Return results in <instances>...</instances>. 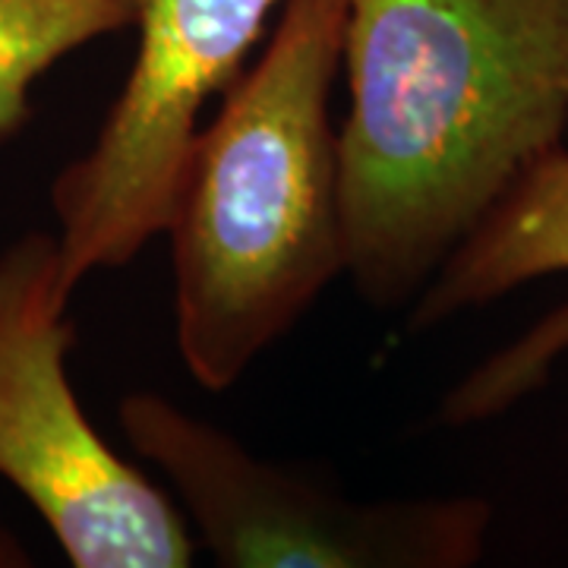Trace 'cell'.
<instances>
[{
    "label": "cell",
    "instance_id": "obj_8",
    "mask_svg": "<svg viewBox=\"0 0 568 568\" xmlns=\"http://www.w3.org/2000/svg\"><path fill=\"white\" fill-rule=\"evenodd\" d=\"M29 566V552L20 540L10 534V528L0 521V568H20Z\"/></svg>",
    "mask_w": 568,
    "mask_h": 568
},
{
    "label": "cell",
    "instance_id": "obj_6",
    "mask_svg": "<svg viewBox=\"0 0 568 568\" xmlns=\"http://www.w3.org/2000/svg\"><path fill=\"white\" fill-rule=\"evenodd\" d=\"M549 275H568V145H556L503 193L462 244L448 253L420 297L410 328L424 332L467 310H484ZM568 357V301L515 342L489 354L439 405L448 426L493 420L547 386Z\"/></svg>",
    "mask_w": 568,
    "mask_h": 568
},
{
    "label": "cell",
    "instance_id": "obj_4",
    "mask_svg": "<svg viewBox=\"0 0 568 568\" xmlns=\"http://www.w3.org/2000/svg\"><path fill=\"white\" fill-rule=\"evenodd\" d=\"M130 448L168 480L200 549L224 568H467L493 508L474 496L351 499L265 462L155 392L118 407Z\"/></svg>",
    "mask_w": 568,
    "mask_h": 568
},
{
    "label": "cell",
    "instance_id": "obj_2",
    "mask_svg": "<svg viewBox=\"0 0 568 568\" xmlns=\"http://www.w3.org/2000/svg\"><path fill=\"white\" fill-rule=\"evenodd\" d=\"M342 61L345 0H287L190 149L164 234L174 338L205 392L237 386L347 275Z\"/></svg>",
    "mask_w": 568,
    "mask_h": 568
},
{
    "label": "cell",
    "instance_id": "obj_7",
    "mask_svg": "<svg viewBox=\"0 0 568 568\" xmlns=\"http://www.w3.org/2000/svg\"><path fill=\"white\" fill-rule=\"evenodd\" d=\"M136 0H0V142L32 118V85L89 41L133 29Z\"/></svg>",
    "mask_w": 568,
    "mask_h": 568
},
{
    "label": "cell",
    "instance_id": "obj_1",
    "mask_svg": "<svg viewBox=\"0 0 568 568\" xmlns=\"http://www.w3.org/2000/svg\"><path fill=\"white\" fill-rule=\"evenodd\" d=\"M347 278L376 310L568 133V0H345Z\"/></svg>",
    "mask_w": 568,
    "mask_h": 568
},
{
    "label": "cell",
    "instance_id": "obj_5",
    "mask_svg": "<svg viewBox=\"0 0 568 568\" xmlns=\"http://www.w3.org/2000/svg\"><path fill=\"white\" fill-rule=\"evenodd\" d=\"M287 0H136V58L99 136L51 183L61 287L133 263L168 227L212 99L241 80Z\"/></svg>",
    "mask_w": 568,
    "mask_h": 568
},
{
    "label": "cell",
    "instance_id": "obj_3",
    "mask_svg": "<svg viewBox=\"0 0 568 568\" xmlns=\"http://www.w3.org/2000/svg\"><path fill=\"white\" fill-rule=\"evenodd\" d=\"M70 301L58 237L32 231L0 253V480L70 566H193L200 544L178 499L104 443L73 392Z\"/></svg>",
    "mask_w": 568,
    "mask_h": 568
}]
</instances>
